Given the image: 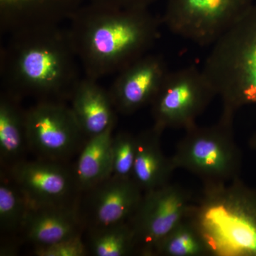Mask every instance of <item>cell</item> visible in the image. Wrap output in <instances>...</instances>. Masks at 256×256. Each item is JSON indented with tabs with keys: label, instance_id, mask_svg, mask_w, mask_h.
<instances>
[{
	"label": "cell",
	"instance_id": "obj_1",
	"mask_svg": "<svg viewBox=\"0 0 256 256\" xmlns=\"http://www.w3.org/2000/svg\"><path fill=\"white\" fill-rule=\"evenodd\" d=\"M10 36L0 57L3 92L20 99L70 100L82 78L68 28L53 25Z\"/></svg>",
	"mask_w": 256,
	"mask_h": 256
},
{
	"label": "cell",
	"instance_id": "obj_2",
	"mask_svg": "<svg viewBox=\"0 0 256 256\" xmlns=\"http://www.w3.org/2000/svg\"><path fill=\"white\" fill-rule=\"evenodd\" d=\"M69 36L88 78L118 74L148 54L160 36L158 18L146 8L99 4L76 12Z\"/></svg>",
	"mask_w": 256,
	"mask_h": 256
},
{
	"label": "cell",
	"instance_id": "obj_3",
	"mask_svg": "<svg viewBox=\"0 0 256 256\" xmlns=\"http://www.w3.org/2000/svg\"><path fill=\"white\" fill-rule=\"evenodd\" d=\"M188 218L208 256H256V190L240 178L205 184Z\"/></svg>",
	"mask_w": 256,
	"mask_h": 256
},
{
	"label": "cell",
	"instance_id": "obj_4",
	"mask_svg": "<svg viewBox=\"0 0 256 256\" xmlns=\"http://www.w3.org/2000/svg\"><path fill=\"white\" fill-rule=\"evenodd\" d=\"M202 70L223 110L256 105V2L214 44Z\"/></svg>",
	"mask_w": 256,
	"mask_h": 256
},
{
	"label": "cell",
	"instance_id": "obj_5",
	"mask_svg": "<svg viewBox=\"0 0 256 256\" xmlns=\"http://www.w3.org/2000/svg\"><path fill=\"white\" fill-rule=\"evenodd\" d=\"M234 112L223 110L216 124L186 130L172 156L176 169L198 176L205 184L239 178L242 154L234 136Z\"/></svg>",
	"mask_w": 256,
	"mask_h": 256
},
{
	"label": "cell",
	"instance_id": "obj_6",
	"mask_svg": "<svg viewBox=\"0 0 256 256\" xmlns=\"http://www.w3.org/2000/svg\"><path fill=\"white\" fill-rule=\"evenodd\" d=\"M216 94L203 70L196 66L170 72L152 102L154 128L185 130L196 126Z\"/></svg>",
	"mask_w": 256,
	"mask_h": 256
},
{
	"label": "cell",
	"instance_id": "obj_7",
	"mask_svg": "<svg viewBox=\"0 0 256 256\" xmlns=\"http://www.w3.org/2000/svg\"><path fill=\"white\" fill-rule=\"evenodd\" d=\"M255 0H168L164 23L174 34L200 46L214 44Z\"/></svg>",
	"mask_w": 256,
	"mask_h": 256
},
{
	"label": "cell",
	"instance_id": "obj_8",
	"mask_svg": "<svg viewBox=\"0 0 256 256\" xmlns=\"http://www.w3.org/2000/svg\"><path fill=\"white\" fill-rule=\"evenodd\" d=\"M28 148L43 159L66 162L88 138L64 101L37 100L25 110Z\"/></svg>",
	"mask_w": 256,
	"mask_h": 256
},
{
	"label": "cell",
	"instance_id": "obj_9",
	"mask_svg": "<svg viewBox=\"0 0 256 256\" xmlns=\"http://www.w3.org/2000/svg\"><path fill=\"white\" fill-rule=\"evenodd\" d=\"M193 202L190 192L174 184L144 193L128 222L134 232L137 252L153 256L161 240L188 216Z\"/></svg>",
	"mask_w": 256,
	"mask_h": 256
},
{
	"label": "cell",
	"instance_id": "obj_10",
	"mask_svg": "<svg viewBox=\"0 0 256 256\" xmlns=\"http://www.w3.org/2000/svg\"><path fill=\"white\" fill-rule=\"evenodd\" d=\"M15 184L32 206H68L78 204L80 190L74 168L63 162L40 158L22 160L8 170Z\"/></svg>",
	"mask_w": 256,
	"mask_h": 256
},
{
	"label": "cell",
	"instance_id": "obj_11",
	"mask_svg": "<svg viewBox=\"0 0 256 256\" xmlns=\"http://www.w3.org/2000/svg\"><path fill=\"white\" fill-rule=\"evenodd\" d=\"M82 194L78 210L85 230L129 222L144 194L132 178L114 176Z\"/></svg>",
	"mask_w": 256,
	"mask_h": 256
},
{
	"label": "cell",
	"instance_id": "obj_12",
	"mask_svg": "<svg viewBox=\"0 0 256 256\" xmlns=\"http://www.w3.org/2000/svg\"><path fill=\"white\" fill-rule=\"evenodd\" d=\"M169 72L162 56L148 54L121 70L109 90L116 111L130 114L151 105Z\"/></svg>",
	"mask_w": 256,
	"mask_h": 256
},
{
	"label": "cell",
	"instance_id": "obj_13",
	"mask_svg": "<svg viewBox=\"0 0 256 256\" xmlns=\"http://www.w3.org/2000/svg\"><path fill=\"white\" fill-rule=\"evenodd\" d=\"M85 230L78 204L68 206H32L24 222L21 233L34 246L82 236Z\"/></svg>",
	"mask_w": 256,
	"mask_h": 256
},
{
	"label": "cell",
	"instance_id": "obj_14",
	"mask_svg": "<svg viewBox=\"0 0 256 256\" xmlns=\"http://www.w3.org/2000/svg\"><path fill=\"white\" fill-rule=\"evenodd\" d=\"M1 31L9 34L28 28L60 24L74 12V0H0Z\"/></svg>",
	"mask_w": 256,
	"mask_h": 256
},
{
	"label": "cell",
	"instance_id": "obj_15",
	"mask_svg": "<svg viewBox=\"0 0 256 256\" xmlns=\"http://www.w3.org/2000/svg\"><path fill=\"white\" fill-rule=\"evenodd\" d=\"M70 108L87 138L100 134L116 126V111L109 92L95 79H80L70 99Z\"/></svg>",
	"mask_w": 256,
	"mask_h": 256
},
{
	"label": "cell",
	"instance_id": "obj_16",
	"mask_svg": "<svg viewBox=\"0 0 256 256\" xmlns=\"http://www.w3.org/2000/svg\"><path fill=\"white\" fill-rule=\"evenodd\" d=\"M162 132L152 126L136 134L137 148L132 178L143 193L170 183L176 170L172 158L165 156L162 149Z\"/></svg>",
	"mask_w": 256,
	"mask_h": 256
},
{
	"label": "cell",
	"instance_id": "obj_17",
	"mask_svg": "<svg viewBox=\"0 0 256 256\" xmlns=\"http://www.w3.org/2000/svg\"><path fill=\"white\" fill-rule=\"evenodd\" d=\"M114 126L88 138L74 166L80 193L112 176V142Z\"/></svg>",
	"mask_w": 256,
	"mask_h": 256
},
{
	"label": "cell",
	"instance_id": "obj_18",
	"mask_svg": "<svg viewBox=\"0 0 256 256\" xmlns=\"http://www.w3.org/2000/svg\"><path fill=\"white\" fill-rule=\"evenodd\" d=\"M21 99L3 92L0 98V160L2 170H8L24 160L28 146L25 124V110Z\"/></svg>",
	"mask_w": 256,
	"mask_h": 256
},
{
	"label": "cell",
	"instance_id": "obj_19",
	"mask_svg": "<svg viewBox=\"0 0 256 256\" xmlns=\"http://www.w3.org/2000/svg\"><path fill=\"white\" fill-rule=\"evenodd\" d=\"M87 232L88 254L94 256H126L137 252L136 237L129 222Z\"/></svg>",
	"mask_w": 256,
	"mask_h": 256
},
{
	"label": "cell",
	"instance_id": "obj_20",
	"mask_svg": "<svg viewBox=\"0 0 256 256\" xmlns=\"http://www.w3.org/2000/svg\"><path fill=\"white\" fill-rule=\"evenodd\" d=\"M30 207L26 196L3 170L0 182L1 232L8 234L21 233Z\"/></svg>",
	"mask_w": 256,
	"mask_h": 256
},
{
	"label": "cell",
	"instance_id": "obj_21",
	"mask_svg": "<svg viewBox=\"0 0 256 256\" xmlns=\"http://www.w3.org/2000/svg\"><path fill=\"white\" fill-rule=\"evenodd\" d=\"M153 255L204 256L208 252L200 232L186 216L161 240Z\"/></svg>",
	"mask_w": 256,
	"mask_h": 256
},
{
	"label": "cell",
	"instance_id": "obj_22",
	"mask_svg": "<svg viewBox=\"0 0 256 256\" xmlns=\"http://www.w3.org/2000/svg\"><path fill=\"white\" fill-rule=\"evenodd\" d=\"M136 148L137 136L124 132L114 136L112 142V176L132 178Z\"/></svg>",
	"mask_w": 256,
	"mask_h": 256
},
{
	"label": "cell",
	"instance_id": "obj_23",
	"mask_svg": "<svg viewBox=\"0 0 256 256\" xmlns=\"http://www.w3.org/2000/svg\"><path fill=\"white\" fill-rule=\"evenodd\" d=\"M33 254L37 256H85L88 254V250L82 236H78L50 245L34 247Z\"/></svg>",
	"mask_w": 256,
	"mask_h": 256
},
{
	"label": "cell",
	"instance_id": "obj_24",
	"mask_svg": "<svg viewBox=\"0 0 256 256\" xmlns=\"http://www.w3.org/2000/svg\"><path fill=\"white\" fill-rule=\"evenodd\" d=\"M154 0H101L100 4L114 5L120 8H146Z\"/></svg>",
	"mask_w": 256,
	"mask_h": 256
},
{
	"label": "cell",
	"instance_id": "obj_25",
	"mask_svg": "<svg viewBox=\"0 0 256 256\" xmlns=\"http://www.w3.org/2000/svg\"><path fill=\"white\" fill-rule=\"evenodd\" d=\"M249 146L254 150L256 151V134H254L249 140Z\"/></svg>",
	"mask_w": 256,
	"mask_h": 256
}]
</instances>
